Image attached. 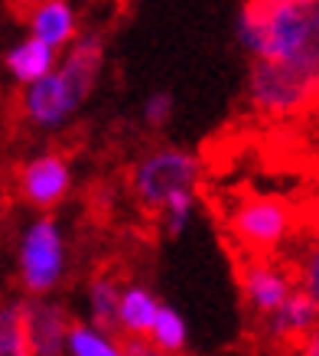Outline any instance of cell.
<instances>
[{
    "label": "cell",
    "instance_id": "obj_17",
    "mask_svg": "<svg viewBox=\"0 0 319 356\" xmlns=\"http://www.w3.org/2000/svg\"><path fill=\"white\" fill-rule=\"evenodd\" d=\"M0 356H30L26 304H20V301L0 304Z\"/></svg>",
    "mask_w": 319,
    "mask_h": 356
},
{
    "label": "cell",
    "instance_id": "obj_18",
    "mask_svg": "<svg viewBox=\"0 0 319 356\" xmlns=\"http://www.w3.org/2000/svg\"><path fill=\"white\" fill-rule=\"evenodd\" d=\"M160 209H163V216H166V232H170L173 238H180L182 232L189 229L192 209H196V193H192V190H180V193H173Z\"/></svg>",
    "mask_w": 319,
    "mask_h": 356
},
{
    "label": "cell",
    "instance_id": "obj_12",
    "mask_svg": "<svg viewBox=\"0 0 319 356\" xmlns=\"http://www.w3.org/2000/svg\"><path fill=\"white\" fill-rule=\"evenodd\" d=\"M55 65H59V53L49 49L46 43H40V40H33V36L17 40V43L7 46V53H3V69H7V76L20 88L46 79Z\"/></svg>",
    "mask_w": 319,
    "mask_h": 356
},
{
    "label": "cell",
    "instance_id": "obj_8",
    "mask_svg": "<svg viewBox=\"0 0 319 356\" xmlns=\"http://www.w3.org/2000/svg\"><path fill=\"white\" fill-rule=\"evenodd\" d=\"M26 26H30L33 40L46 43L55 53H65L82 36L78 33V10L69 0H40V3H33L30 13H26Z\"/></svg>",
    "mask_w": 319,
    "mask_h": 356
},
{
    "label": "cell",
    "instance_id": "obj_6",
    "mask_svg": "<svg viewBox=\"0 0 319 356\" xmlns=\"http://www.w3.org/2000/svg\"><path fill=\"white\" fill-rule=\"evenodd\" d=\"M17 190H20L23 203H30L33 209L49 216L72 193V163L59 151L36 154L17 173Z\"/></svg>",
    "mask_w": 319,
    "mask_h": 356
},
{
    "label": "cell",
    "instance_id": "obj_16",
    "mask_svg": "<svg viewBox=\"0 0 319 356\" xmlns=\"http://www.w3.org/2000/svg\"><path fill=\"white\" fill-rule=\"evenodd\" d=\"M65 356H128L124 343L107 330H98L92 324H72L65 334Z\"/></svg>",
    "mask_w": 319,
    "mask_h": 356
},
{
    "label": "cell",
    "instance_id": "obj_7",
    "mask_svg": "<svg viewBox=\"0 0 319 356\" xmlns=\"http://www.w3.org/2000/svg\"><path fill=\"white\" fill-rule=\"evenodd\" d=\"M290 226H293L290 206L274 196L245 200L232 216V232L255 252H274L290 236Z\"/></svg>",
    "mask_w": 319,
    "mask_h": 356
},
{
    "label": "cell",
    "instance_id": "obj_13",
    "mask_svg": "<svg viewBox=\"0 0 319 356\" xmlns=\"http://www.w3.org/2000/svg\"><path fill=\"white\" fill-rule=\"evenodd\" d=\"M316 317H319V301L307 298L303 291H293L284 301V307L270 314V334L274 337H309L316 334Z\"/></svg>",
    "mask_w": 319,
    "mask_h": 356
},
{
    "label": "cell",
    "instance_id": "obj_4",
    "mask_svg": "<svg viewBox=\"0 0 319 356\" xmlns=\"http://www.w3.org/2000/svg\"><path fill=\"white\" fill-rule=\"evenodd\" d=\"M196 180H199V157L182 147H153L130 173L134 196L147 209H160L180 190H196Z\"/></svg>",
    "mask_w": 319,
    "mask_h": 356
},
{
    "label": "cell",
    "instance_id": "obj_15",
    "mask_svg": "<svg viewBox=\"0 0 319 356\" xmlns=\"http://www.w3.org/2000/svg\"><path fill=\"white\" fill-rule=\"evenodd\" d=\"M117 294H121V284H117L111 275H98V278L88 281L85 288V304H88V321L85 324L98 327V330H114V311H117Z\"/></svg>",
    "mask_w": 319,
    "mask_h": 356
},
{
    "label": "cell",
    "instance_id": "obj_11",
    "mask_svg": "<svg viewBox=\"0 0 319 356\" xmlns=\"http://www.w3.org/2000/svg\"><path fill=\"white\" fill-rule=\"evenodd\" d=\"M241 288H245L248 304L255 307L257 314H277L284 307L290 294H293V281L287 278V271L274 268V265H264V261H255L248 265L245 275H241Z\"/></svg>",
    "mask_w": 319,
    "mask_h": 356
},
{
    "label": "cell",
    "instance_id": "obj_9",
    "mask_svg": "<svg viewBox=\"0 0 319 356\" xmlns=\"http://www.w3.org/2000/svg\"><path fill=\"white\" fill-rule=\"evenodd\" d=\"M75 321L69 317L59 301L43 298V301L26 304V340H30V353L36 356H62L65 334Z\"/></svg>",
    "mask_w": 319,
    "mask_h": 356
},
{
    "label": "cell",
    "instance_id": "obj_2",
    "mask_svg": "<svg viewBox=\"0 0 319 356\" xmlns=\"http://www.w3.org/2000/svg\"><path fill=\"white\" fill-rule=\"evenodd\" d=\"M105 65V43L98 36H78L59 65L40 82H33L20 92V111L33 128L59 131L82 111L92 88Z\"/></svg>",
    "mask_w": 319,
    "mask_h": 356
},
{
    "label": "cell",
    "instance_id": "obj_3",
    "mask_svg": "<svg viewBox=\"0 0 319 356\" xmlns=\"http://www.w3.org/2000/svg\"><path fill=\"white\" fill-rule=\"evenodd\" d=\"M69 275V242L59 226V219L36 216L20 232L17 242V278L20 288L33 301H43L59 291V284Z\"/></svg>",
    "mask_w": 319,
    "mask_h": 356
},
{
    "label": "cell",
    "instance_id": "obj_1",
    "mask_svg": "<svg viewBox=\"0 0 319 356\" xmlns=\"http://www.w3.org/2000/svg\"><path fill=\"white\" fill-rule=\"evenodd\" d=\"M234 36L255 63L290 65L319 72V3L309 0H264L245 3Z\"/></svg>",
    "mask_w": 319,
    "mask_h": 356
},
{
    "label": "cell",
    "instance_id": "obj_20",
    "mask_svg": "<svg viewBox=\"0 0 319 356\" xmlns=\"http://www.w3.org/2000/svg\"><path fill=\"white\" fill-rule=\"evenodd\" d=\"M303 281H307V298H313V301H319V255L313 252L307 261V271H303Z\"/></svg>",
    "mask_w": 319,
    "mask_h": 356
},
{
    "label": "cell",
    "instance_id": "obj_23",
    "mask_svg": "<svg viewBox=\"0 0 319 356\" xmlns=\"http://www.w3.org/2000/svg\"><path fill=\"white\" fill-rule=\"evenodd\" d=\"M30 356H36V353H30Z\"/></svg>",
    "mask_w": 319,
    "mask_h": 356
},
{
    "label": "cell",
    "instance_id": "obj_19",
    "mask_svg": "<svg viewBox=\"0 0 319 356\" xmlns=\"http://www.w3.org/2000/svg\"><path fill=\"white\" fill-rule=\"evenodd\" d=\"M173 111H176V98L170 95V92H153V95L144 98V124L153 131L160 128H166L173 121Z\"/></svg>",
    "mask_w": 319,
    "mask_h": 356
},
{
    "label": "cell",
    "instance_id": "obj_22",
    "mask_svg": "<svg viewBox=\"0 0 319 356\" xmlns=\"http://www.w3.org/2000/svg\"><path fill=\"white\" fill-rule=\"evenodd\" d=\"M303 356H319V337L316 334L303 337Z\"/></svg>",
    "mask_w": 319,
    "mask_h": 356
},
{
    "label": "cell",
    "instance_id": "obj_21",
    "mask_svg": "<svg viewBox=\"0 0 319 356\" xmlns=\"http://www.w3.org/2000/svg\"><path fill=\"white\" fill-rule=\"evenodd\" d=\"M124 353L128 356H163V353H157L147 340H128V343H124Z\"/></svg>",
    "mask_w": 319,
    "mask_h": 356
},
{
    "label": "cell",
    "instance_id": "obj_14",
    "mask_svg": "<svg viewBox=\"0 0 319 356\" xmlns=\"http://www.w3.org/2000/svg\"><path fill=\"white\" fill-rule=\"evenodd\" d=\"M147 343L163 356H182L186 346H189V324H186V317L176 307H170V304H160L153 327L147 334Z\"/></svg>",
    "mask_w": 319,
    "mask_h": 356
},
{
    "label": "cell",
    "instance_id": "obj_10",
    "mask_svg": "<svg viewBox=\"0 0 319 356\" xmlns=\"http://www.w3.org/2000/svg\"><path fill=\"white\" fill-rule=\"evenodd\" d=\"M160 311V298L147 284H121L114 311V330H121L124 340H147L153 317Z\"/></svg>",
    "mask_w": 319,
    "mask_h": 356
},
{
    "label": "cell",
    "instance_id": "obj_5",
    "mask_svg": "<svg viewBox=\"0 0 319 356\" xmlns=\"http://www.w3.org/2000/svg\"><path fill=\"white\" fill-rule=\"evenodd\" d=\"M316 76L307 69H290V65L255 63L248 76V95L261 115L267 118H290L303 111L316 95Z\"/></svg>",
    "mask_w": 319,
    "mask_h": 356
}]
</instances>
